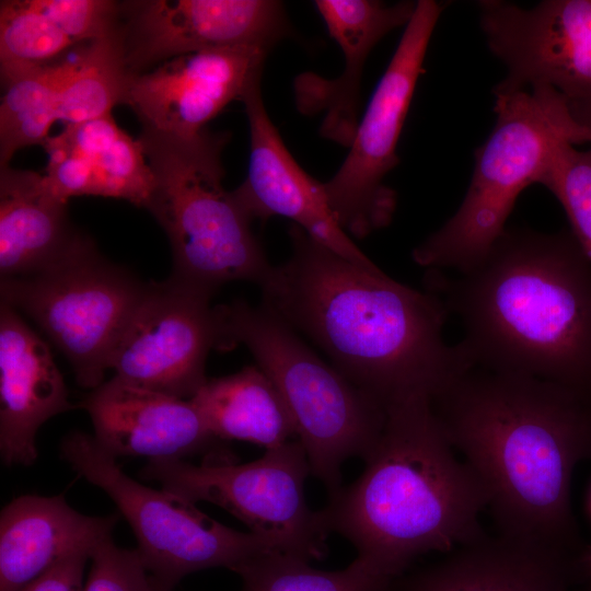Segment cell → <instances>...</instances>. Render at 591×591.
<instances>
[{
  "label": "cell",
  "mask_w": 591,
  "mask_h": 591,
  "mask_svg": "<svg viewBox=\"0 0 591 591\" xmlns=\"http://www.w3.org/2000/svg\"><path fill=\"white\" fill-rule=\"evenodd\" d=\"M289 258L259 286L263 305L316 344L333 366L385 410L432 399L471 368L443 338L441 299L357 265L296 224Z\"/></svg>",
  "instance_id": "6da1fadb"
},
{
  "label": "cell",
  "mask_w": 591,
  "mask_h": 591,
  "mask_svg": "<svg viewBox=\"0 0 591 591\" xmlns=\"http://www.w3.org/2000/svg\"><path fill=\"white\" fill-rule=\"evenodd\" d=\"M431 405L482 485L500 536L566 557L576 535L572 474L591 455V396L471 367Z\"/></svg>",
  "instance_id": "7a4b0ae2"
},
{
  "label": "cell",
  "mask_w": 591,
  "mask_h": 591,
  "mask_svg": "<svg viewBox=\"0 0 591 591\" xmlns=\"http://www.w3.org/2000/svg\"><path fill=\"white\" fill-rule=\"evenodd\" d=\"M427 285L461 321L472 367L591 396V262L572 232L506 230L475 266L428 270Z\"/></svg>",
  "instance_id": "3957f363"
},
{
  "label": "cell",
  "mask_w": 591,
  "mask_h": 591,
  "mask_svg": "<svg viewBox=\"0 0 591 591\" xmlns=\"http://www.w3.org/2000/svg\"><path fill=\"white\" fill-rule=\"evenodd\" d=\"M361 475L329 496L321 511L328 532L357 557L395 580L417 557L450 553L484 535L487 508L478 479L447 438L431 399L386 409L379 441Z\"/></svg>",
  "instance_id": "277c9868"
},
{
  "label": "cell",
  "mask_w": 591,
  "mask_h": 591,
  "mask_svg": "<svg viewBox=\"0 0 591 591\" xmlns=\"http://www.w3.org/2000/svg\"><path fill=\"white\" fill-rule=\"evenodd\" d=\"M229 139L207 128L186 137L142 129L138 138L154 179L144 208L169 239L170 279L210 297L230 281L260 286L273 267L253 220L222 185Z\"/></svg>",
  "instance_id": "5b68a950"
},
{
  "label": "cell",
  "mask_w": 591,
  "mask_h": 591,
  "mask_svg": "<svg viewBox=\"0 0 591 591\" xmlns=\"http://www.w3.org/2000/svg\"><path fill=\"white\" fill-rule=\"evenodd\" d=\"M494 95L495 126L475 151L464 200L413 251L414 262L428 270L459 273L479 263L507 230L506 221L521 192L540 184L556 143H591V129L549 86Z\"/></svg>",
  "instance_id": "8992f818"
},
{
  "label": "cell",
  "mask_w": 591,
  "mask_h": 591,
  "mask_svg": "<svg viewBox=\"0 0 591 591\" xmlns=\"http://www.w3.org/2000/svg\"><path fill=\"white\" fill-rule=\"evenodd\" d=\"M221 350L244 345L282 396L311 474L329 496L340 487V468L363 460L383 431L386 410L321 359L280 317L244 300L217 306Z\"/></svg>",
  "instance_id": "52a82bcc"
},
{
  "label": "cell",
  "mask_w": 591,
  "mask_h": 591,
  "mask_svg": "<svg viewBox=\"0 0 591 591\" xmlns=\"http://www.w3.org/2000/svg\"><path fill=\"white\" fill-rule=\"evenodd\" d=\"M81 233L70 251L37 274L1 278V302L28 315L70 362L78 384L95 389L147 290Z\"/></svg>",
  "instance_id": "ba28073f"
},
{
  "label": "cell",
  "mask_w": 591,
  "mask_h": 591,
  "mask_svg": "<svg viewBox=\"0 0 591 591\" xmlns=\"http://www.w3.org/2000/svg\"><path fill=\"white\" fill-rule=\"evenodd\" d=\"M60 456L115 502L136 536L137 552L159 591H173L187 575L225 567L276 552L263 537L231 529L201 512L196 503L163 488L157 490L126 475L94 436L68 433Z\"/></svg>",
  "instance_id": "9c48e42d"
},
{
  "label": "cell",
  "mask_w": 591,
  "mask_h": 591,
  "mask_svg": "<svg viewBox=\"0 0 591 591\" xmlns=\"http://www.w3.org/2000/svg\"><path fill=\"white\" fill-rule=\"evenodd\" d=\"M310 474L298 439L268 449L248 463L149 461L140 471L143 479L185 500L221 507L276 552L308 561L326 555L329 533L321 511L306 503L304 484Z\"/></svg>",
  "instance_id": "30bf717a"
},
{
  "label": "cell",
  "mask_w": 591,
  "mask_h": 591,
  "mask_svg": "<svg viewBox=\"0 0 591 591\" xmlns=\"http://www.w3.org/2000/svg\"><path fill=\"white\" fill-rule=\"evenodd\" d=\"M444 4L417 1L413 18L359 120L349 152L324 183L339 225L358 239L389 225L397 197L385 183L398 164L396 152L430 38Z\"/></svg>",
  "instance_id": "8fae6325"
},
{
  "label": "cell",
  "mask_w": 591,
  "mask_h": 591,
  "mask_svg": "<svg viewBox=\"0 0 591 591\" xmlns=\"http://www.w3.org/2000/svg\"><path fill=\"white\" fill-rule=\"evenodd\" d=\"M210 296L170 278L148 283L111 357L115 376L190 399L208 380L206 360L221 349V322Z\"/></svg>",
  "instance_id": "7c38bea8"
},
{
  "label": "cell",
  "mask_w": 591,
  "mask_h": 591,
  "mask_svg": "<svg viewBox=\"0 0 591 591\" xmlns=\"http://www.w3.org/2000/svg\"><path fill=\"white\" fill-rule=\"evenodd\" d=\"M478 9L488 48L507 69L494 93L549 86L568 104L591 103V0H482Z\"/></svg>",
  "instance_id": "4fadbf2b"
},
{
  "label": "cell",
  "mask_w": 591,
  "mask_h": 591,
  "mask_svg": "<svg viewBox=\"0 0 591 591\" xmlns=\"http://www.w3.org/2000/svg\"><path fill=\"white\" fill-rule=\"evenodd\" d=\"M289 31L271 0H141L119 2L114 30L129 74L178 56L220 48L266 51Z\"/></svg>",
  "instance_id": "5bb4252c"
},
{
  "label": "cell",
  "mask_w": 591,
  "mask_h": 591,
  "mask_svg": "<svg viewBox=\"0 0 591 591\" xmlns=\"http://www.w3.org/2000/svg\"><path fill=\"white\" fill-rule=\"evenodd\" d=\"M268 51L239 47L201 50L175 57L129 74L124 104L142 129L193 136L206 129L230 102L260 80Z\"/></svg>",
  "instance_id": "9a60e30c"
},
{
  "label": "cell",
  "mask_w": 591,
  "mask_h": 591,
  "mask_svg": "<svg viewBox=\"0 0 591 591\" xmlns=\"http://www.w3.org/2000/svg\"><path fill=\"white\" fill-rule=\"evenodd\" d=\"M91 418L94 438L115 459L235 462L223 440L208 429L192 402L142 389L113 376L80 403Z\"/></svg>",
  "instance_id": "2e32d148"
},
{
  "label": "cell",
  "mask_w": 591,
  "mask_h": 591,
  "mask_svg": "<svg viewBox=\"0 0 591 591\" xmlns=\"http://www.w3.org/2000/svg\"><path fill=\"white\" fill-rule=\"evenodd\" d=\"M241 101L250 126V159L246 178L233 193L250 218H288L348 260L375 266L337 222L324 183L309 175L285 146L265 108L260 80L245 91Z\"/></svg>",
  "instance_id": "e0dca14e"
},
{
  "label": "cell",
  "mask_w": 591,
  "mask_h": 591,
  "mask_svg": "<svg viewBox=\"0 0 591 591\" xmlns=\"http://www.w3.org/2000/svg\"><path fill=\"white\" fill-rule=\"evenodd\" d=\"M314 5L340 47L345 67L336 79L315 73L299 76L294 82L296 103L303 114L323 112L322 136L349 147L359 123V88L366 60L385 35L407 25L417 2L316 0Z\"/></svg>",
  "instance_id": "ac0fdd59"
},
{
  "label": "cell",
  "mask_w": 591,
  "mask_h": 591,
  "mask_svg": "<svg viewBox=\"0 0 591 591\" xmlns=\"http://www.w3.org/2000/svg\"><path fill=\"white\" fill-rule=\"evenodd\" d=\"M68 390L49 347L11 305L0 304V453L4 465H31L35 437L70 410Z\"/></svg>",
  "instance_id": "d6986e66"
},
{
  "label": "cell",
  "mask_w": 591,
  "mask_h": 591,
  "mask_svg": "<svg viewBox=\"0 0 591 591\" xmlns=\"http://www.w3.org/2000/svg\"><path fill=\"white\" fill-rule=\"evenodd\" d=\"M42 147L45 176L62 199L101 196L146 207L154 183L151 167L139 140L119 128L112 114L67 124Z\"/></svg>",
  "instance_id": "ffe728a7"
},
{
  "label": "cell",
  "mask_w": 591,
  "mask_h": 591,
  "mask_svg": "<svg viewBox=\"0 0 591 591\" xmlns=\"http://www.w3.org/2000/svg\"><path fill=\"white\" fill-rule=\"evenodd\" d=\"M118 519L82 514L63 496L13 499L0 514V591H20L61 560L91 555Z\"/></svg>",
  "instance_id": "44dd1931"
},
{
  "label": "cell",
  "mask_w": 591,
  "mask_h": 591,
  "mask_svg": "<svg viewBox=\"0 0 591 591\" xmlns=\"http://www.w3.org/2000/svg\"><path fill=\"white\" fill-rule=\"evenodd\" d=\"M45 175L0 167V275L26 277L60 260L82 232Z\"/></svg>",
  "instance_id": "7402d4cb"
},
{
  "label": "cell",
  "mask_w": 591,
  "mask_h": 591,
  "mask_svg": "<svg viewBox=\"0 0 591 591\" xmlns=\"http://www.w3.org/2000/svg\"><path fill=\"white\" fill-rule=\"evenodd\" d=\"M566 557L503 536H483L401 581L392 591H568Z\"/></svg>",
  "instance_id": "603a6c76"
},
{
  "label": "cell",
  "mask_w": 591,
  "mask_h": 591,
  "mask_svg": "<svg viewBox=\"0 0 591 591\" xmlns=\"http://www.w3.org/2000/svg\"><path fill=\"white\" fill-rule=\"evenodd\" d=\"M119 2L108 0H2L1 76L66 56L71 48L107 37Z\"/></svg>",
  "instance_id": "cb8c5ba5"
},
{
  "label": "cell",
  "mask_w": 591,
  "mask_h": 591,
  "mask_svg": "<svg viewBox=\"0 0 591 591\" xmlns=\"http://www.w3.org/2000/svg\"><path fill=\"white\" fill-rule=\"evenodd\" d=\"M190 399L220 440L247 441L268 450L297 439L282 396L257 366L207 380Z\"/></svg>",
  "instance_id": "d4e9b609"
},
{
  "label": "cell",
  "mask_w": 591,
  "mask_h": 591,
  "mask_svg": "<svg viewBox=\"0 0 591 591\" xmlns=\"http://www.w3.org/2000/svg\"><path fill=\"white\" fill-rule=\"evenodd\" d=\"M233 571L242 579L241 591H387L394 581L358 557L345 569L326 571L278 552L253 557Z\"/></svg>",
  "instance_id": "484cf974"
},
{
  "label": "cell",
  "mask_w": 591,
  "mask_h": 591,
  "mask_svg": "<svg viewBox=\"0 0 591 591\" xmlns=\"http://www.w3.org/2000/svg\"><path fill=\"white\" fill-rule=\"evenodd\" d=\"M540 184L561 204L573 236L591 262V147L580 151L569 141L556 143Z\"/></svg>",
  "instance_id": "4316f807"
},
{
  "label": "cell",
  "mask_w": 591,
  "mask_h": 591,
  "mask_svg": "<svg viewBox=\"0 0 591 591\" xmlns=\"http://www.w3.org/2000/svg\"><path fill=\"white\" fill-rule=\"evenodd\" d=\"M83 591H159L137 549L117 546L112 536L91 552Z\"/></svg>",
  "instance_id": "83f0119b"
},
{
  "label": "cell",
  "mask_w": 591,
  "mask_h": 591,
  "mask_svg": "<svg viewBox=\"0 0 591 591\" xmlns=\"http://www.w3.org/2000/svg\"><path fill=\"white\" fill-rule=\"evenodd\" d=\"M89 553L74 554L44 572L20 591H83Z\"/></svg>",
  "instance_id": "f1b7e54d"
},
{
  "label": "cell",
  "mask_w": 591,
  "mask_h": 591,
  "mask_svg": "<svg viewBox=\"0 0 591 591\" xmlns=\"http://www.w3.org/2000/svg\"><path fill=\"white\" fill-rule=\"evenodd\" d=\"M576 118L591 129V103L569 104Z\"/></svg>",
  "instance_id": "f546056e"
},
{
  "label": "cell",
  "mask_w": 591,
  "mask_h": 591,
  "mask_svg": "<svg viewBox=\"0 0 591 591\" xmlns=\"http://www.w3.org/2000/svg\"><path fill=\"white\" fill-rule=\"evenodd\" d=\"M391 586H392V584H391ZM391 586H390V588L387 589V591H392V588H391Z\"/></svg>",
  "instance_id": "4dcf8cb0"
}]
</instances>
